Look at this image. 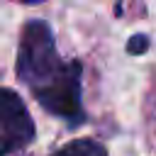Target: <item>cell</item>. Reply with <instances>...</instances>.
<instances>
[{
    "mask_svg": "<svg viewBox=\"0 0 156 156\" xmlns=\"http://www.w3.org/2000/svg\"><path fill=\"white\" fill-rule=\"evenodd\" d=\"M17 78L32 90L37 102L68 124L85 119L80 102L83 68L78 61H63L56 51L54 32L44 20L24 24L17 49Z\"/></svg>",
    "mask_w": 156,
    "mask_h": 156,
    "instance_id": "6da1fadb",
    "label": "cell"
},
{
    "mask_svg": "<svg viewBox=\"0 0 156 156\" xmlns=\"http://www.w3.org/2000/svg\"><path fill=\"white\" fill-rule=\"evenodd\" d=\"M34 139V119L15 90L0 88V156H15Z\"/></svg>",
    "mask_w": 156,
    "mask_h": 156,
    "instance_id": "7a4b0ae2",
    "label": "cell"
},
{
    "mask_svg": "<svg viewBox=\"0 0 156 156\" xmlns=\"http://www.w3.org/2000/svg\"><path fill=\"white\" fill-rule=\"evenodd\" d=\"M51 156H107V151L95 139H73L58 151H54Z\"/></svg>",
    "mask_w": 156,
    "mask_h": 156,
    "instance_id": "3957f363",
    "label": "cell"
},
{
    "mask_svg": "<svg viewBox=\"0 0 156 156\" xmlns=\"http://www.w3.org/2000/svg\"><path fill=\"white\" fill-rule=\"evenodd\" d=\"M146 46H149V37H146V34H134V37L127 41V51L134 54V56H136V54H144Z\"/></svg>",
    "mask_w": 156,
    "mask_h": 156,
    "instance_id": "277c9868",
    "label": "cell"
},
{
    "mask_svg": "<svg viewBox=\"0 0 156 156\" xmlns=\"http://www.w3.org/2000/svg\"><path fill=\"white\" fill-rule=\"evenodd\" d=\"M20 2H41V0H20Z\"/></svg>",
    "mask_w": 156,
    "mask_h": 156,
    "instance_id": "5b68a950",
    "label": "cell"
}]
</instances>
